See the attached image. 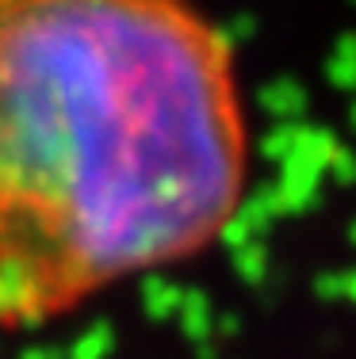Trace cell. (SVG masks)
I'll use <instances>...</instances> for the list:
<instances>
[{"instance_id": "6da1fadb", "label": "cell", "mask_w": 356, "mask_h": 359, "mask_svg": "<svg viewBox=\"0 0 356 359\" xmlns=\"http://www.w3.org/2000/svg\"><path fill=\"white\" fill-rule=\"evenodd\" d=\"M249 187L230 42L188 0H0V329L207 252Z\"/></svg>"}]
</instances>
